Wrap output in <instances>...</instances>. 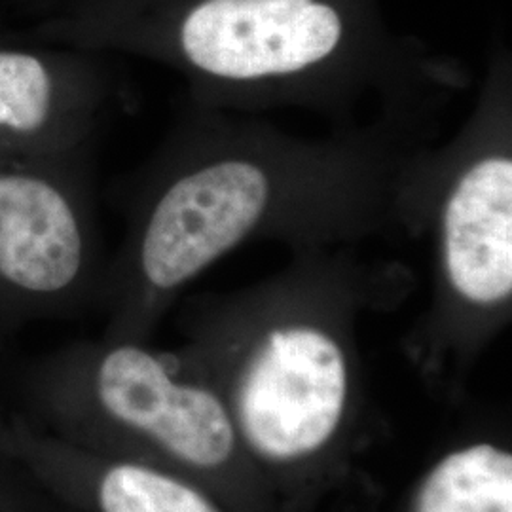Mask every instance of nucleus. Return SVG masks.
I'll use <instances>...</instances> for the list:
<instances>
[{"label":"nucleus","instance_id":"nucleus-1","mask_svg":"<svg viewBox=\"0 0 512 512\" xmlns=\"http://www.w3.org/2000/svg\"><path fill=\"white\" fill-rule=\"evenodd\" d=\"M437 137L439 124L401 118L311 137L184 101L118 190L126 232L101 294L105 338L145 342L175 294L245 245L423 238Z\"/></svg>","mask_w":512,"mask_h":512},{"label":"nucleus","instance_id":"nucleus-2","mask_svg":"<svg viewBox=\"0 0 512 512\" xmlns=\"http://www.w3.org/2000/svg\"><path fill=\"white\" fill-rule=\"evenodd\" d=\"M23 420L59 439L156 465L213 469L236 446L219 397L186 378L183 361L145 342L73 344L38 357L18 382Z\"/></svg>","mask_w":512,"mask_h":512},{"label":"nucleus","instance_id":"nucleus-3","mask_svg":"<svg viewBox=\"0 0 512 512\" xmlns=\"http://www.w3.org/2000/svg\"><path fill=\"white\" fill-rule=\"evenodd\" d=\"M423 238L431 241L440 310L486 323L512 298V74L494 65L467 118L433 150Z\"/></svg>","mask_w":512,"mask_h":512},{"label":"nucleus","instance_id":"nucleus-4","mask_svg":"<svg viewBox=\"0 0 512 512\" xmlns=\"http://www.w3.org/2000/svg\"><path fill=\"white\" fill-rule=\"evenodd\" d=\"M93 164L95 152L0 160V351L103 294Z\"/></svg>","mask_w":512,"mask_h":512},{"label":"nucleus","instance_id":"nucleus-5","mask_svg":"<svg viewBox=\"0 0 512 512\" xmlns=\"http://www.w3.org/2000/svg\"><path fill=\"white\" fill-rule=\"evenodd\" d=\"M120 84L92 61L0 48V160L95 152Z\"/></svg>","mask_w":512,"mask_h":512},{"label":"nucleus","instance_id":"nucleus-6","mask_svg":"<svg viewBox=\"0 0 512 512\" xmlns=\"http://www.w3.org/2000/svg\"><path fill=\"white\" fill-rule=\"evenodd\" d=\"M414 512H512L511 452L473 444L448 454L421 482Z\"/></svg>","mask_w":512,"mask_h":512},{"label":"nucleus","instance_id":"nucleus-7","mask_svg":"<svg viewBox=\"0 0 512 512\" xmlns=\"http://www.w3.org/2000/svg\"><path fill=\"white\" fill-rule=\"evenodd\" d=\"M0 512H67L19 461L0 450Z\"/></svg>","mask_w":512,"mask_h":512},{"label":"nucleus","instance_id":"nucleus-8","mask_svg":"<svg viewBox=\"0 0 512 512\" xmlns=\"http://www.w3.org/2000/svg\"><path fill=\"white\" fill-rule=\"evenodd\" d=\"M67 512H73V511H71V509H67Z\"/></svg>","mask_w":512,"mask_h":512}]
</instances>
